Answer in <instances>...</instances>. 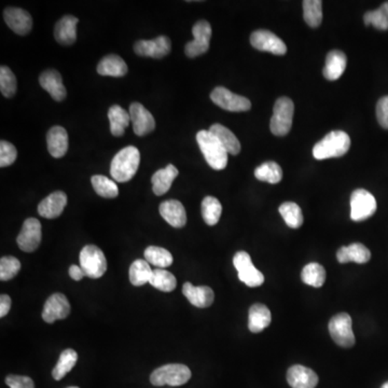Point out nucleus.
<instances>
[{"label":"nucleus","mask_w":388,"mask_h":388,"mask_svg":"<svg viewBox=\"0 0 388 388\" xmlns=\"http://www.w3.org/2000/svg\"><path fill=\"white\" fill-rule=\"evenodd\" d=\"M197 142L205 160L213 170L222 171L228 164V155L224 146L209 130H200Z\"/></svg>","instance_id":"obj_3"},{"label":"nucleus","mask_w":388,"mask_h":388,"mask_svg":"<svg viewBox=\"0 0 388 388\" xmlns=\"http://www.w3.org/2000/svg\"><path fill=\"white\" fill-rule=\"evenodd\" d=\"M153 271L150 268L149 263L143 259H137L132 263L130 268V280L132 285L139 286L149 283Z\"/></svg>","instance_id":"obj_34"},{"label":"nucleus","mask_w":388,"mask_h":388,"mask_svg":"<svg viewBox=\"0 0 388 388\" xmlns=\"http://www.w3.org/2000/svg\"><path fill=\"white\" fill-rule=\"evenodd\" d=\"M280 214L289 228L299 229L303 224L302 211L293 202H286L280 205Z\"/></svg>","instance_id":"obj_41"},{"label":"nucleus","mask_w":388,"mask_h":388,"mask_svg":"<svg viewBox=\"0 0 388 388\" xmlns=\"http://www.w3.org/2000/svg\"><path fill=\"white\" fill-rule=\"evenodd\" d=\"M6 384L10 388H35L32 378L24 376H8Z\"/></svg>","instance_id":"obj_47"},{"label":"nucleus","mask_w":388,"mask_h":388,"mask_svg":"<svg viewBox=\"0 0 388 388\" xmlns=\"http://www.w3.org/2000/svg\"><path fill=\"white\" fill-rule=\"evenodd\" d=\"M11 299L8 295H1L0 297V317L7 316L10 312Z\"/></svg>","instance_id":"obj_48"},{"label":"nucleus","mask_w":388,"mask_h":388,"mask_svg":"<svg viewBox=\"0 0 388 388\" xmlns=\"http://www.w3.org/2000/svg\"><path fill=\"white\" fill-rule=\"evenodd\" d=\"M251 43L259 51L271 52L273 55H284L287 52L285 42L270 30H259L251 34Z\"/></svg>","instance_id":"obj_13"},{"label":"nucleus","mask_w":388,"mask_h":388,"mask_svg":"<svg viewBox=\"0 0 388 388\" xmlns=\"http://www.w3.org/2000/svg\"><path fill=\"white\" fill-rule=\"evenodd\" d=\"M365 24L367 26L374 25V28L380 30H388V1L384 3L376 10L369 11L364 17Z\"/></svg>","instance_id":"obj_42"},{"label":"nucleus","mask_w":388,"mask_h":388,"mask_svg":"<svg viewBox=\"0 0 388 388\" xmlns=\"http://www.w3.org/2000/svg\"><path fill=\"white\" fill-rule=\"evenodd\" d=\"M3 19L8 26L15 32V34L28 35L32 30V19L28 11L21 8H7L3 11Z\"/></svg>","instance_id":"obj_17"},{"label":"nucleus","mask_w":388,"mask_h":388,"mask_svg":"<svg viewBox=\"0 0 388 388\" xmlns=\"http://www.w3.org/2000/svg\"><path fill=\"white\" fill-rule=\"evenodd\" d=\"M191 378V371L187 366L170 364L155 369L150 376V382L155 386H182Z\"/></svg>","instance_id":"obj_4"},{"label":"nucleus","mask_w":388,"mask_h":388,"mask_svg":"<svg viewBox=\"0 0 388 388\" xmlns=\"http://www.w3.org/2000/svg\"><path fill=\"white\" fill-rule=\"evenodd\" d=\"M378 208L376 197L365 189H357L351 193V218L353 222H364L370 218Z\"/></svg>","instance_id":"obj_7"},{"label":"nucleus","mask_w":388,"mask_h":388,"mask_svg":"<svg viewBox=\"0 0 388 388\" xmlns=\"http://www.w3.org/2000/svg\"><path fill=\"white\" fill-rule=\"evenodd\" d=\"M295 105L288 97H280L276 101L271 118L270 128L274 135L285 136L289 133L293 126Z\"/></svg>","instance_id":"obj_5"},{"label":"nucleus","mask_w":388,"mask_h":388,"mask_svg":"<svg viewBox=\"0 0 388 388\" xmlns=\"http://www.w3.org/2000/svg\"><path fill=\"white\" fill-rule=\"evenodd\" d=\"M80 266L88 278H101L107 270V260L101 249L95 245H86L80 253Z\"/></svg>","instance_id":"obj_6"},{"label":"nucleus","mask_w":388,"mask_h":388,"mask_svg":"<svg viewBox=\"0 0 388 388\" xmlns=\"http://www.w3.org/2000/svg\"><path fill=\"white\" fill-rule=\"evenodd\" d=\"M329 332L332 339L342 347H354L355 336L351 328V318L347 313H340L332 317L329 322Z\"/></svg>","instance_id":"obj_9"},{"label":"nucleus","mask_w":388,"mask_h":388,"mask_svg":"<svg viewBox=\"0 0 388 388\" xmlns=\"http://www.w3.org/2000/svg\"><path fill=\"white\" fill-rule=\"evenodd\" d=\"M178 174H180V172L173 164H168L165 168L155 172L153 178H151L153 189L155 195L160 197V195L168 192V190L172 187L173 182L176 180Z\"/></svg>","instance_id":"obj_27"},{"label":"nucleus","mask_w":388,"mask_h":388,"mask_svg":"<svg viewBox=\"0 0 388 388\" xmlns=\"http://www.w3.org/2000/svg\"><path fill=\"white\" fill-rule=\"evenodd\" d=\"M108 118L110 121L111 134L116 137L122 136L130 122V113L121 106L113 105L109 108Z\"/></svg>","instance_id":"obj_31"},{"label":"nucleus","mask_w":388,"mask_h":388,"mask_svg":"<svg viewBox=\"0 0 388 388\" xmlns=\"http://www.w3.org/2000/svg\"><path fill=\"white\" fill-rule=\"evenodd\" d=\"M47 146L53 157H64L68 150V134L61 126H53L47 134Z\"/></svg>","instance_id":"obj_24"},{"label":"nucleus","mask_w":388,"mask_h":388,"mask_svg":"<svg viewBox=\"0 0 388 388\" xmlns=\"http://www.w3.org/2000/svg\"><path fill=\"white\" fill-rule=\"evenodd\" d=\"M349 136L342 130H333L314 146L313 155L316 160H326L330 157H342L349 151Z\"/></svg>","instance_id":"obj_2"},{"label":"nucleus","mask_w":388,"mask_h":388,"mask_svg":"<svg viewBox=\"0 0 388 388\" xmlns=\"http://www.w3.org/2000/svg\"><path fill=\"white\" fill-rule=\"evenodd\" d=\"M337 259L340 263L356 262L364 264L371 259V253L364 244L354 243L341 247L338 251Z\"/></svg>","instance_id":"obj_25"},{"label":"nucleus","mask_w":388,"mask_h":388,"mask_svg":"<svg viewBox=\"0 0 388 388\" xmlns=\"http://www.w3.org/2000/svg\"><path fill=\"white\" fill-rule=\"evenodd\" d=\"M92 186L96 193L106 199L118 197L119 189L116 182L103 175H94L91 180Z\"/></svg>","instance_id":"obj_40"},{"label":"nucleus","mask_w":388,"mask_h":388,"mask_svg":"<svg viewBox=\"0 0 388 388\" xmlns=\"http://www.w3.org/2000/svg\"><path fill=\"white\" fill-rule=\"evenodd\" d=\"M77 360H78V354L74 349H68L61 351L59 362L52 372L53 378L57 381H61V378H65L67 374L72 371V368L76 366Z\"/></svg>","instance_id":"obj_32"},{"label":"nucleus","mask_w":388,"mask_h":388,"mask_svg":"<svg viewBox=\"0 0 388 388\" xmlns=\"http://www.w3.org/2000/svg\"><path fill=\"white\" fill-rule=\"evenodd\" d=\"M128 113H130V122L133 124V130L136 135L145 136L155 130V118L142 104H130Z\"/></svg>","instance_id":"obj_16"},{"label":"nucleus","mask_w":388,"mask_h":388,"mask_svg":"<svg viewBox=\"0 0 388 388\" xmlns=\"http://www.w3.org/2000/svg\"><path fill=\"white\" fill-rule=\"evenodd\" d=\"M192 34H193L194 39L188 42L184 47V53L190 59L204 55L208 51L213 30H211V24L207 21L202 20L195 23L192 28Z\"/></svg>","instance_id":"obj_10"},{"label":"nucleus","mask_w":388,"mask_h":388,"mask_svg":"<svg viewBox=\"0 0 388 388\" xmlns=\"http://www.w3.org/2000/svg\"><path fill=\"white\" fill-rule=\"evenodd\" d=\"M140 163L139 150L134 146H128L120 150L110 164V174L118 182H126L135 176Z\"/></svg>","instance_id":"obj_1"},{"label":"nucleus","mask_w":388,"mask_h":388,"mask_svg":"<svg viewBox=\"0 0 388 388\" xmlns=\"http://www.w3.org/2000/svg\"><path fill=\"white\" fill-rule=\"evenodd\" d=\"M69 275L70 278H72L74 280H81L82 278L86 276L84 274V270H82L81 266H76V264H72L70 268H69Z\"/></svg>","instance_id":"obj_49"},{"label":"nucleus","mask_w":388,"mask_h":388,"mask_svg":"<svg viewBox=\"0 0 388 388\" xmlns=\"http://www.w3.org/2000/svg\"><path fill=\"white\" fill-rule=\"evenodd\" d=\"M68 388H79V387H77V386H72V387H68Z\"/></svg>","instance_id":"obj_51"},{"label":"nucleus","mask_w":388,"mask_h":388,"mask_svg":"<svg viewBox=\"0 0 388 388\" xmlns=\"http://www.w3.org/2000/svg\"><path fill=\"white\" fill-rule=\"evenodd\" d=\"M255 178L261 182H269V184H275L283 178V171L282 167L276 162H266L257 167L255 170Z\"/></svg>","instance_id":"obj_37"},{"label":"nucleus","mask_w":388,"mask_h":388,"mask_svg":"<svg viewBox=\"0 0 388 388\" xmlns=\"http://www.w3.org/2000/svg\"><path fill=\"white\" fill-rule=\"evenodd\" d=\"M287 382L293 388H315L318 384V376L312 369L295 365L288 370Z\"/></svg>","instance_id":"obj_20"},{"label":"nucleus","mask_w":388,"mask_h":388,"mask_svg":"<svg viewBox=\"0 0 388 388\" xmlns=\"http://www.w3.org/2000/svg\"><path fill=\"white\" fill-rule=\"evenodd\" d=\"M145 259L148 263L159 269L172 266L173 255L167 249L157 246H149L145 251Z\"/></svg>","instance_id":"obj_36"},{"label":"nucleus","mask_w":388,"mask_h":388,"mask_svg":"<svg viewBox=\"0 0 388 388\" xmlns=\"http://www.w3.org/2000/svg\"><path fill=\"white\" fill-rule=\"evenodd\" d=\"M41 224L36 218L26 219L17 236V245L25 253H32L41 243Z\"/></svg>","instance_id":"obj_12"},{"label":"nucleus","mask_w":388,"mask_h":388,"mask_svg":"<svg viewBox=\"0 0 388 388\" xmlns=\"http://www.w3.org/2000/svg\"><path fill=\"white\" fill-rule=\"evenodd\" d=\"M209 132L224 146L226 153L232 155H239L241 153V143L236 138V136L232 133L231 130L226 126L216 123V124H213L211 126Z\"/></svg>","instance_id":"obj_29"},{"label":"nucleus","mask_w":388,"mask_h":388,"mask_svg":"<svg viewBox=\"0 0 388 388\" xmlns=\"http://www.w3.org/2000/svg\"><path fill=\"white\" fill-rule=\"evenodd\" d=\"M21 262L15 257H3L0 259V280L3 282L12 280L20 272Z\"/></svg>","instance_id":"obj_44"},{"label":"nucleus","mask_w":388,"mask_h":388,"mask_svg":"<svg viewBox=\"0 0 388 388\" xmlns=\"http://www.w3.org/2000/svg\"><path fill=\"white\" fill-rule=\"evenodd\" d=\"M172 49L170 38L160 36L153 40H139L134 46V51L139 57L162 59L166 57Z\"/></svg>","instance_id":"obj_14"},{"label":"nucleus","mask_w":388,"mask_h":388,"mask_svg":"<svg viewBox=\"0 0 388 388\" xmlns=\"http://www.w3.org/2000/svg\"><path fill=\"white\" fill-rule=\"evenodd\" d=\"M66 205V194L63 191H55L40 202L38 213L43 218L55 219L61 216Z\"/></svg>","instance_id":"obj_19"},{"label":"nucleus","mask_w":388,"mask_h":388,"mask_svg":"<svg viewBox=\"0 0 388 388\" xmlns=\"http://www.w3.org/2000/svg\"><path fill=\"white\" fill-rule=\"evenodd\" d=\"M97 72L101 76L123 77L128 72V65L119 55H107L97 65Z\"/></svg>","instance_id":"obj_30"},{"label":"nucleus","mask_w":388,"mask_h":388,"mask_svg":"<svg viewBox=\"0 0 388 388\" xmlns=\"http://www.w3.org/2000/svg\"><path fill=\"white\" fill-rule=\"evenodd\" d=\"M211 99L224 110L242 113V111H249L251 108V103L249 99L232 93L224 86H217L216 89L211 92Z\"/></svg>","instance_id":"obj_11"},{"label":"nucleus","mask_w":388,"mask_h":388,"mask_svg":"<svg viewBox=\"0 0 388 388\" xmlns=\"http://www.w3.org/2000/svg\"><path fill=\"white\" fill-rule=\"evenodd\" d=\"M347 57L345 53L339 50L330 51L326 59V65L324 68V77L329 80L334 81L338 80L343 75L344 70L347 68Z\"/></svg>","instance_id":"obj_26"},{"label":"nucleus","mask_w":388,"mask_h":388,"mask_svg":"<svg viewBox=\"0 0 388 388\" xmlns=\"http://www.w3.org/2000/svg\"><path fill=\"white\" fill-rule=\"evenodd\" d=\"M39 84L42 89H45L55 101H61L66 97V89L63 84V79L57 70L48 69L42 72Z\"/></svg>","instance_id":"obj_21"},{"label":"nucleus","mask_w":388,"mask_h":388,"mask_svg":"<svg viewBox=\"0 0 388 388\" xmlns=\"http://www.w3.org/2000/svg\"><path fill=\"white\" fill-rule=\"evenodd\" d=\"M79 20L74 15L61 17L55 28V37L59 43L70 46L76 42L77 24Z\"/></svg>","instance_id":"obj_23"},{"label":"nucleus","mask_w":388,"mask_h":388,"mask_svg":"<svg viewBox=\"0 0 388 388\" xmlns=\"http://www.w3.org/2000/svg\"><path fill=\"white\" fill-rule=\"evenodd\" d=\"M222 205L218 199L214 197H206L202 202V217L208 226L218 224L222 217Z\"/></svg>","instance_id":"obj_38"},{"label":"nucleus","mask_w":388,"mask_h":388,"mask_svg":"<svg viewBox=\"0 0 388 388\" xmlns=\"http://www.w3.org/2000/svg\"><path fill=\"white\" fill-rule=\"evenodd\" d=\"M301 280L303 283L312 287H322L326 280V271L320 263H309L303 268Z\"/></svg>","instance_id":"obj_35"},{"label":"nucleus","mask_w":388,"mask_h":388,"mask_svg":"<svg viewBox=\"0 0 388 388\" xmlns=\"http://www.w3.org/2000/svg\"><path fill=\"white\" fill-rule=\"evenodd\" d=\"M376 119L382 128L388 130V96L378 99L376 104Z\"/></svg>","instance_id":"obj_46"},{"label":"nucleus","mask_w":388,"mask_h":388,"mask_svg":"<svg viewBox=\"0 0 388 388\" xmlns=\"http://www.w3.org/2000/svg\"><path fill=\"white\" fill-rule=\"evenodd\" d=\"M272 316L266 305L253 304L249 309V328L253 333H259L270 326Z\"/></svg>","instance_id":"obj_28"},{"label":"nucleus","mask_w":388,"mask_h":388,"mask_svg":"<svg viewBox=\"0 0 388 388\" xmlns=\"http://www.w3.org/2000/svg\"><path fill=\"white\" fill-rule=\"evenodd\" d=\"M149 284L163 293H172L173 290L177 287V280L168 271H165L164 269H155L153 270V276L150 278Z\"/></svg>","instance_id":"obj_33"},{"label":"nucleus","mask_w":388,"mask_h":388,"mask_svg":"<svg viewBox=\"0 0 388 388\" xmlns=\"http://www.w3.org/2000/svg\"><path fill=\"white\" fill-rule=\"evenodd\" d=\"M161 216L173 228H184L187 224V214L184 205L177 200H168L161 203L159 207Z\"/></svg>","instance_id":"obj_18"},{"label":"nucleus","mask_w":388,"mask_h":388,"mask_svg":"<svg viewBox=\"0 0 388 388\" xmlns=\"http://www.w3.org/2000/svg\"><path fill=\"white\" fill-rule=\"evenodd\" d=\"M182 293L192 305L200 309L211 307L214 303V291L207 286H194L191 283H186L182 287Z\"/></svg>","instance_id":"obj_22"},{"label":"nucleus","mask_w":388,"mask_h":388,"mask_svg":"<svg viewBox=\"0 0 388 388\" xmlns=\"http://www.w3.org/2000/svg\"><path fill=\"white\" fill-rule=\"evenodd\" d=\"M302 3L305 22L310 28H318L322 21V0H304Z\"/></svg>","instance_id":"obj_39"},{"label":"nucleus","mask_w":388,"mask_h":388,"mask_svg":"<svg viewBox=\"0 0 388 388\" xmlns=\"http://www.w3.org/2000/svg\"><path fill=\"white\" fill-rule=\"evenodd\" d=\"M70 313V304L63 293H55L46 301L42 318L48 324H53L59 320H65Z\"/></svg>","instance_id":"obj_15"},{"label":"nucleus","mask_w":388,"mask_h":388,"mask_svg":"<svg viewBox=\"0 0 388 388\" xmlns=\"http://www.w3.org/2000/svg\"><path fill=\"white\" fill-rule=\"evenodd\" d=\"M17 148L9 142L1 140V143H0V166H10L17 160Z\"/></svg>","instance_id":"obj_45"},{"label":"nucleus","mask_w":388,"mask_h":388,"mask_svg":"<svg viewBox=\"0 0 388 388\" xmlns=\"http://www.w3.org/2000/svg\"><path fill=\"white\" fill-rule=\"evenodd\" d=\"M17 84L14 74L9 67H0V91L5 97L11 99L17 93Z\"/></svg>","instance_id":"obj_43"},{"label":"nucleus","mask_w":388,"mask_h":388,"mask_svg":"<svg viewBox=\"0 0 388 388\" xmlns=\"http://www.w3.org/2000/svg\"><path fill=\"white\" fill-rule=\"evenodd\" d=\"M381 388H388V382H386L385 384H383Z\"/></svg>","instance_id":"obj_50"},{"label":"nucleus","mask_w":388,"mask_h":388,"mask_svg":"<svg viewBox=\"0 0 388 388\" xmlns=\"http://www.w3.org/2000/svg\"><path fill=\"white\" fill-rule=\"evenodd\" d=\"M233 264L239 274L240 280L246 286L255 288L264 283V275L253 266L249 253L246 251L236 253L233 258Z\"/></svg>","instance_id":"obj_8"}]
</instances>
